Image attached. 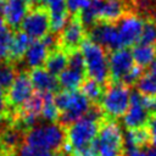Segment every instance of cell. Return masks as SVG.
Listing matches in <instances>:
<instances>
[{
  "instance_id": "d6a6232c",
  "label": "cell",
  "mask_w": 156,
  "mask_h": 156,
  "mask_svg": "<svg viewBox=\"0 0 156 156\" xmlns=\"http://www.w3.org/2000/svg\"><path fill=\"white\" fill-rule=\"evenodd\" d=\"M146 127H147V133H149V138H150V141L152 144V146H156V115H151L147 123H146Z\"/></svg>"
},
{
  "instance_id": "8fae6325",
  "label": "cell",
  "mask_w": 156,
  "mask_h": 156,
  "mask_svg": "<svg viewBox=\"0 0 156 156\" xmlns=\"http://www.w3.org/2000/svg\"><path fill=\"white\" fill-rule=\"evenodd\" d=\"M117 29L123 48L133 46L140 40L144 20L136 13H126L117 21Z\"/></svg>"
},
{
  "instance_id": "603a6c76",
  "label": "cell",
  "mask_w": 156,
  "mask_h": 156,
  "mask_svg": "<svg viewBox=\"0 0 156 156\" xmlns=\"http://www.w3.org/2000/svg\"><path fill=\"white\" fill-rule=\"evenodd\" d=\"M32 39L24 34L21 30H15L13 34V39L10 46V52H9V62H17L23 58L26 50L28 49V46L30 45Z\"/></svg>"
},
{
  "instance_id": "8d00e7d4",
  "label": "cell",
  "mask_w": 156,
  "mask_h": 156,
  "mask_svg": "<svg viewBox=\"0 0 156 156\" xmlns=\"http://www.w3.org/2000/svg\"><path fill=\"white\" fill-rule=\"evenodd\" d=\"M28 4H29V6L32 7V6H35V5H38V0H26Z\"/></svg>"
},
{
  "instance_id": "7c38bea8",
  "label": "cell",
  "mask_w": 156,
  "mask_h": 156,
  "mask_svg": "<svg viewBox=\"0 0 156 156\" xmlns=\"http://www.w3.org/2000/svg\"><path fill=\"white\" fill-rule=\"evenodd\" d=\"M135 66L130 50L127 48L111 51L108 55V77L112 82H121Z\"/></svg>"
},
{
  "instance_id": "277c9868",
  "label": "cell",
  "mask_w": 156,
  "mask_h": 156,
  "mask_svg": "<svg viewBox=\"0 0 156 156\" xmlns=\"http://www.w3.org/2000/svg\"><path fill=\"white\" fill-rule=\"evenodd\" d=\"M84 58L85 73L90 79L104 84L108 78V56L102 46L90 39H85L79 46Z\"/></svg>"
},
{
  "instance_id": "e0dca14e",
  "label": "cell",
  "mask_w": 156,
  "mask_h": 156,
  "mask_svg": "<svg viewBox=\"0 0 156 156\" xmlns=\"http://www.w3.org/2000/svg\"><path fill=\"white\" fill-rule=\"evenodd\" d=\"M49 49L44 45V43L41 40H34L30 43V45L28 46V49L24 52V63L27 67L29 68H38L41 67L48 56H49Z\"/></svg>"
},
{
  "instance_id": "d6986e66",
  "label": "cell",
  "mask_w": 156,
  "mask_h": 156,
  "mask_svg": "<svg viewBox=\"0 0 156 156\" xmlns=\"http://www.w3.org/2000/svg\"><path fill=\"white\" fill-rule=\"evenodd\" d=\"M126 10H127L126 0H102L100 21L117 22L122 16L126 15Z\"/></svg>"
},
{
  "instance_id": "cb8c5ba5",
  "label": "cell",
  "mask_w": 156,
  "mask_h": 156,
  "mask_svg": "<svg viewBox=\"0 0 156 156\" xmlns=\"http://www.w3.org/2000/svg\"><path fill=\"white\" fill-rule=\"evenodd\" d=\"M150 140L149 133L145 128L127 129L123 133V147L124 150L143 149V146Z\"/></svg>"
},
{
  "instance_id": "83f0119b",
  "label": "cell",
  "mask_w": 156,
  "mask_h": 156,
  "mask_svg": "<svg viewBox=\"0 0 156 156\" xmlns=\"http://www.w3.org/2000/svg\"><path fill=\"white\" fill-rule=\"evenodd\" d=\"M16 78V69L12 62L2 61L0 63V88L9 89Z\"/></svg>"
},
{
  "instance_id": "e575fe53",
  "label": "cell",
  "mask_w": 156,
  "mask_h": 156,
  "mask_svg": "<svg viewBox=\"0 0 156 156\" xmlns=\"http://www.w3.org/2000/svg\"><path fill=\"white\" fill-rule=\"evenodd\" d=\"M136 6L140 10H150L154 6V0H135Z\"/></svg>"
},
{
  "instance_id": "44dd1931",
  "label": "cell",
  "mask_w": 156,
  "mask_h": 156,
  "mask_svg": "<svg viewBox=\"0 0 156 156\" xmlns=\"http://www.w3.org/2000/svg\"><path fill=\"white\" fill-rule=\"evenodd\" d=\"M136 91L147 98H156V60L136 82Z\"/></svg>"
},
{
  "instance_id": "6da1fadb",
  "label": "cell",
  "mask_w": 156,
  "mask_h": 156,
  "mask_svg": "<svg viewBox=\"0 0 156 156\" xmlns=\"http://www.w3.org/2000/svg\"><path fill=\"white\" fill-rule=\"evenodd\" d=\"M101 110L90 107L89 112L67 127L66 139L72 152L85 150L93 146L102 118Z\"/></svg>"
},
{
  "instance_id": "ba28073f",
  "label": "cell",
  "mask_w": 156,
  "mask_h": 156,
  "mask_svg": "<svg viewBox=\"0 0 156 156\" xmlns=\"http://www.w3.org/2000/svg\"><path fill=\"white\" fill-rule=\"evenodd\" d=\"M151 113L146 105V98L140 93L132 91L129 106L123 115V124L127 129L144 128L150 118Z\"/></svg>"
},
{
  "instance_id": "1f68e13d",
  "label": "cell",
  "mask_w": 156,
  "mask_h": 156,
  "mask_svg": "<svg viewBox=\"0 0 156 156\" xmlns=\"http://www.w3.org/2000/svg\"><path fill=\"white\" fill-rule=\"evenodd\" d=\"M143 74V68H140L139 66H134L132 68V71L124 77V79L122 80V83H124L126 85H132V84H136V82L140 79Z\"/></svg>"
},
{
  "instance_id": "52a82bcc",
  "label": "cell",
  "mask_w": 156,
  "mask_h": 156,
  "mask_svg": "<svg viewBox=\"0 0 156 156\" xmlns=\"http://www.w3.org/2000/svg\"><path fill=\"white\" fill-rule=\"evenodd\" d=\"M20 28L21 32L27 34L30 39H41L50 32V15L48 9L41 5L32 6Z\"/></svg>"
},
{
  "instance_id": "2e32d148",
  "label": "cell",
  "mask_w": 156,
  "mask_h": 156,
  "mask_svg": "<svg viewBox=\"0 0 156 156\" xmlns=\"http://www.w3.org/2000/svg\"><path fill=\"white\" fill-rule=\"evenodd\" d=\"M41 107H43V94H40V93L33 94L17 110L20 122H22L23 126H27V127L33 126L37 122V119L40 117Z\"/></svg>"
},
{
  "instance_id": "5bb4252c",
  "label": "cell",
  "mask_w": 156,
  "mask_h": 156,
  "mask_svg": "<svg viewBox=\"0 0 156 156\" xmlns=\"http://www.w3.org/2000/svg\"><path fill=\"white\" fill-rule=\"evenodd\" d=\"M33 85L29 78V74L21 72L16 76L13 83L9 88V93L6 95L7 104L12 108H20L32 95H33Z\"/></svg>"
},
{
  "instance_id": "4fadbf2b",
  "label": "cell",
  "mask_w": 156,
  "mask_h": 156,
  "mask_svg": "<svg viewBox=\"0 0 156 156\" xmlns=\"http://www.w3.org/2000/svg\"><path fill=\"white\" fill-rule=\"evenodd\" d=\"M29 9L26 0H0V17L12 30H18Z\"/></svg>"
},
{
  "instance_id": "5b68a950",
  "label": "cell",
  "mask_w": 156,
  "mask_h": 156,
  "mask_svg": "<svg viewBox=\"0 0 156 156\" xmlns=\"http://www.w3.org/2000/svg\"><path fill=\"white\" fill-rule=\"evenodd\" d=\"M130 89L121 82H112L104 91L100 100V110L107 119L123 117L130 101Z\"/></svg>"
},
{
  "instance_id": "f35d334b",
  "label": "cell",
  "mask_w": 156,
  "mask_h": 156,
  "mask_svg": "<svg viewBox=\"0 0 156 156\" xmlns=\"http://www.w3.org/2000/svg\"><path fill=\"white\" fill-rule=\"evenodd\" d=\"M2 156H10V155H2Z\"/></svg>"
},
{
  "instance_id": "8992f818",
  "label": "cell",
  "mask_w": 156,
  "mask_h": 156,
  "mask_svg": "<svg viewBox=\"0 0 156 156\" xmlns=\"http://www.w3.org/2000/svg\"><path fill=\"white\" fill-rule=\"evenodd\" d=\"M98 156H121L123 147V130L115 119H107L100 124L94 140Z\"/></svg>"
},
{
  "instance_id": "d590c367",
  "label": "cell",
  "mask_w": 156,
  "mask_h": 156,
  "mask_svg": "<svg viewBox=\"0 0 156 156\" xmlns=\"http://www.w3.org/2000/svg\"><path fill=\"white\" fill-rule=\"evenodd\" d=\"M6 108H7V99H6L4 89L0 88V113L6 112Z\"/></svg>"
},
{
  "instance_id": "74e56055",
  "label": "cell",
  "mask_w": 156,
  "mask_h": 156,
  "mask_svg": "<svg viewBox=\"0 0 156 156\" xmlns=\"http://www.w3.org/2000/svg\"><path fill=\"white\" fill-rule=\"evenodd\" d=\"M147 152H149V156H156V146H152V149Z\"/></svg>"
},
{
  "instance_id": "ac0fdd59",
  "label": "cell",
  "mask_w": 156,
  "mask_h": 156,
  "mask_svg": "<svg viewBox=\"0 0 156 156\" xmlns=\"http://www.w3.org/2000/svg\"><path fill=\"white\" fill-rule=\"evenodd\" d=\"M85 74L87 73L84 69H78L67 66V68L57 76L58 85L63 88V90H77L85 80Z\"/></svg>"
},
{
  "instance_id": "3957f363",
  "label": "cell",
  "mask_w": 156,
  "mask_h": 156,
  "mask_svg": "<svg viewBox=\"0 0 156 156\" xmlns=\"http://www.w3.org/2000/svg\"><path fill=\"white\" fill-rule=\"evenodd\" d=\"M55 104L61 112L58 123L62 127H68L73 122L85 116L91 105L90 101L80 93V90H62L54 95Z\"/></svg>"
},
{
  "instance_id": "30bf717a",
  "label": "cell",
  "mask_w": 156,
  "mask_h": 156,
  "mask_svg": "<svg viewBox=\"0 0 156 156\" xmlns=\"http://www.w3.org/2000/svg\"><path fill=\"white\" fill-rule=\"evenodd\" d=\"M85 40V28L77 16L67 20L65 27L58 33V48L66 52L78 50Z\"/></svg>"
},
{
  "instance_id": "9c48e42d",
  "label": "cell",
  "mask_w": 156,
  "mask_h": 156,
  "mask_svg": "<svg viewBox=\"0 0 156 156\" xmlns=\"http://www.w3.org/2000/svg\"><path fill=\"white\" fill-rule=\"evenodd\" d=\"M89 39L111 51L123 48L117 26L113 22L100 21L95 23L89 28Z\"/></svg>"
},
{
  "instance_id": "836d02e7",
  "label": "cell",
  "mask_w": 156,
  "mask_h": 156,
  "mask_svg": "<svg viewBox=\"0 0 156 156\" xmlns=\"http://www.w3.org/2000/svg\"><path fill=\"white\" fill-rule=\"evenodd\" d=\"M122 156H149V152L143 149H133V150H124Z\"/></svg>"
},
{
  "instance_id": "9a60e30c",
  "label": "cell",
  "mask_w": 156,
  "mask_h": 156,
  "mask_svg": "<svg viewBox=\"0 0 156 156\" xmlns=\"http://www.w3.org/2000/svg\"><path fill=\"white\" fill-rule=\"evenodd\" d=\"M29 78L33 88L37 90V93L40 94H46V93L52 94L54 91H57L60 88L57 78L51 73H49L43 67L33 68L29 73Z\"/></svg>"
},
{
  "instance_id": "ffe728a7",
  "label": "cell",
  "mask_w": 156,
  "mask_h": 156,
  "mask_svg": "<svg viewBox=\"0 0 156 156\" xmlns=\"http://www.w3.org/2000/svg\"><path fill=\"white\" fill-rule=\"evenodd\" d=\"M130 52L134 63L140 68L150 67V65L156 60V45L136 43L135 45H133Z\"/></svg>"
},
{
  "instance_id": "4316f807",
  "label": "cell",
  "mask_w": 156,
  "mask_h": 156,
  "mask_svg": "<svg viewBox=\"0 0 156 156\" xmlns=\"http://www.w3.org/2000/svg\"><path fill=\"white\" fill-rule=\"evenodd\" d=\"M80 93L90 101V102H98L101 100V96L104 94L102 84L98 83L94 79H85L80 85Z\"/></svg>"
},
{
  "instance_id": "484cf974",
  "label": "cell",
  "mask_w": 156,
  "mask_h": 156,
  "mask_svg": "<svg viewBox=\"0 0 156 156\" xmlns=\"http://www.w3.org/2000/svg\"><path fill=\"white\" fill-rule=\"evenodd\" d=\"M58 116H60V111L55 104L54 94L51 93L43 94V107H41L40 117L45 122H55L58 119Z\"/></svg>"
},
{
  "instance_id": "d4e9b609",
  "label": "cell",
  "mask_w": 156,
  "mask_h": 156,
  "mask_svg": "<svg viewBox=\"0 0 156 156\" xmlns=\"http://www.w3.org/2000/svg\"><path fill=\"white\" fill-rule=\"evenodd\" d=\"M15 30H12L6 22L0 17V60L7 61L9 60V52L10 46L13 39Z\"/></svg>"
},
{
  "instance_id": "7402d4cb",
  "label": "cell",
  "mask_w": 156,
  "mask_h": 156,
  "mask_svg": "<svg viewBox=\"0 0 156 156\" xmlns=\"http://www.w3.org/2000/svg\"><path fill=\"white\" fill-rule=\"evenodd\" d=\"M45 69L52 76L57 77L63 69L67 68L68 65V52L57 48L49 52V56L45 61Z\"/></svg>"
},
{
  "instance_id": "7a4b0ae2",
  "label": "cell",
  "mask_w": 156,
  "mask_h": 156,
  "mask_svg": "<svg viewBox=\"0 0 156 156\" xmlns=\"http://www.w3.org/2000/svg\"><path fill=\"white\" fill-rule=\"evenodd\" d=\"M23 139L28 146L48 151H60L66 144V132L60 123L46 122L30 127Z\"/></svg>"
},
{
  "instance_id": "f1b7e54d",
  "label": "cell",
  "mask_w": 156,
  "mask_h": 156,
  "mask_svg": "<svg viewBox=\"0 0 156 156\" xmlns=\"http://www.w3.org/2000/svg\"><path fill=\"white\" fill-rule=\"evenodd\" d=\"M139 43L156 45V21L155 20L144 22V27H143Z\"/></svg>"
},
{
  "instance_id": "f546056e",
  "label": "cell",
  "mask_w": 156,
  "mask_h": 156,
  "mask_svg": "<svg viewBox=\"0 0 156 156\" xmlns=\"http://www.w3.org/2000/svg\"><path fill=\"white\" fill-rule=\"evenodd\" d=\"M16 156H62L58 154V151H48V150H40L35 149L28 145H21L16 152Z\"/></svg>"
},
{
  "instance_id": "4dcf8cb0",
  "label": "cell",
  "mask_w": 156,
  "mask_h": 156,
  "mask_svg": "<svg viewBox=\"0 0 156 156\" xmlns=\"http://www.w3.org/2000/svg\"><path fill=\"white\" fill-rule=\"evenodd\" d=\"M66 1V7H67V11L73 15V16H77L87 5H88V1L89 0H65Z\"/></svg>"
}]
</instances>
